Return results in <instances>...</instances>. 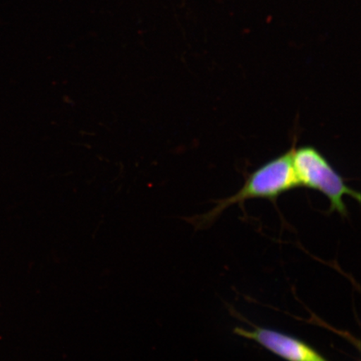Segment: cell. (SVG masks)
<instances>
[{"instance_id":"1","label":"cell","mask_w":361,"mask_h":361,"mask_svg":"<svg viewBox=\"0 0 361 361\" xmlns=\"http://www.w3.org/2000/svg\"><path fill=\"white\" fill-rule=\"evenodd\" d=\"M293 147L259 166L247 176L245 184L234 195L216 202L218 204L201 216L200 224H207L218 218L233 204L242 205L252 198H264L274 202L282 194L300 188L293 165Z\"/></svg>"},{"instance_id":"2","label":"cell","mask_w":361,"mask_h":361,"mask_svg":"<svg viewBox=\"0 0 361 361\" xmlns=\"http://www.w3.org/2000/svg\"><path fill=\"white\" fill-rule=\"evenodd\" d=\"M293 165L300 188L318 191L326 196L331 205L329 212L347 216L348 210L344 197L349 196L360 201V194L354 190L338 173L327 158L317 148L304 146L293 147Z\"/></svg>"},{"instance_id":"3","label":"cell","mask_w":361,"mask_h":361,"mask_svg":"<svg viewBox=\"0 0 361 361\" xmlns=\"http://www.w3.org/2000/svg\"><path fill=\"white\" fill-rule=\"evenodd\" d=\"M237 335L259 343L264 348L288 361H328L313 347L299 338L273 329L256 327L252 331L235 329Z\"/></svg>"}]
</instances>
